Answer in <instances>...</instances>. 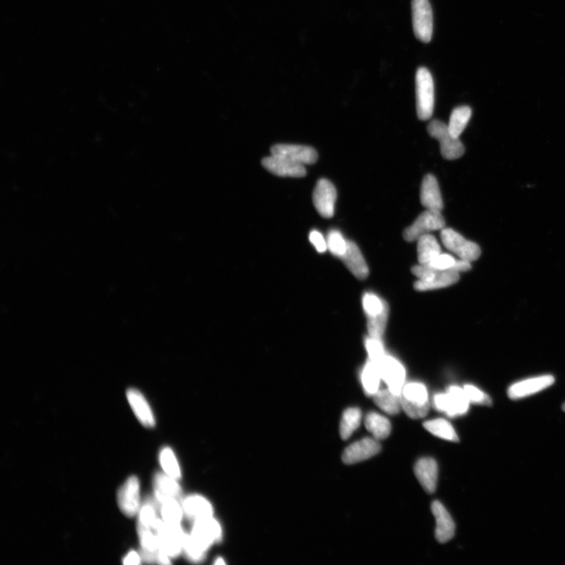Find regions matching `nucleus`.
I'll return each instance as SVG.
<instances>
[{"label": "nucleus", "mask_w": 565, "mask_h": 565, "mask_svg": "<svg viewBox=\"0 0 565 565\" xmlns=\"http://www.w3.org/2000/svg\"><path fill=\"white\" fill-rule=\"evenodd\" d=\"M472 268L470 261L464 260V259H459L456 261L455 265L452 268V270L455 271V272H467Z\"/></svg>", "instance_id": "nucleus-42"}, {"label": "nucleus", "mask_w": 565, "mask_h": 565, "mask_svg": "<svg viewBox=\"0 0 565 565\" xmlns=\"http://www.w3.org/2000/svg\"><path fill=\"white\" fill-rule=\"evenodd\" d=\"M414 34L420 41L429 43L432 36V11L429 0H412Z\"/></svg>", "instance_id": "nucleus-7"}, {"label": "nucleus", "mask_w": 565, "mask_h": 565, "mask_svg": "<svg viewBox=\"0 0 565 565\" xmlns=\"http://www.w3.org/2000/svg\"><path fill=\"white\" fill-rule=\"evenodd\" d=\"M416 108L421 120L432 118L435 108V84L427 68H420L416 73Z\"/></svg>", "instance_id": "nucleus-3"}, {"label": "nucleus", "mask_w": 565, "mask_h": 565, "mask_svg": "<svg viewBox=\"0 0 565 565\" xmlns=\"http://www.w3.org/2000/svg\"><path fill=\"white\" fill-rule=\"evenodd\" d=\"M141 555L138 554L135 551H130L123 559V564H140L142 561Z\"/></svg>", "instance_id": "nucleus-43"}, {"label": "nucleus", "mask_w": 565, "mask_h": 565, "mask_svg": "<svg viewBox=\"0 0 565 565\" xmlns=\"http://www.w3.org/2000/svg\"><path fill=\"white\" fill-rule=\"evenodd\" d=\"M182 507L184 513L195 521L212 517L213 514L211 503L199 495H192L185 499Z\"/></svg>", "instance_id": "nucleus-23"}, {"label": "nucleus", "mask_w": 565, "mask_h": 565, "mask_svg": "<svg viewBox=\"0 0 565 565\" xmlns=\"http://www.w3.org/2000/svg\"><path fill=\"white\" fill-rule=\"evenodd\" d=\"M369 358L375 363L380 362L385 357V351L381 339L370 337L366 342Z\"/></svg>", "instance_id": "nucleus-39"}, {"label": "nucleus", "mask_w": 565, "mask_h": 565, "mask_svg": "<svg viewBox=\"0 0 565 565\" xmlns=\"http://www.w3.org/2000/svg\"><path fill=\"white\" fill-rule=\"evenodd\" d=\"M347 242L342 234L337 230H331L328 236V249L336 257L341 258L345 254Z\"/></svg>", "instance_id": "nucleus-36"}, {"label": "nucleus", "mask_w": 565, "mask_h": 565, "mask_svg": "<svg viewBox=\"0 0 565 565\" xmlns=\"http://www.w3.org/2000/svg\"><path fill=\"white\" fill-rule=\"evenodd\" d=\"M471 115L472 110L469 106H460L455 108L448 123L449 130L454 137L460 138L467 126Z\"/></svg>", "instance_id": "nucleus-29"}, {"label": "nucleus", "mask_w": 565, "mask_h": 565, "mask_svg": "<svg viewBox=\"0 0 565 565\" xmlns=\"http://www.w3.org/2000/svg\"><path fill=\"white\" fill-rule=\"evenodd\" d=\"M138 515V523L152 529L155 523L158 519L155 502L152 499H147L141 507L140 510H139Z\"/></svg>", "instance_id": "nucleus-35"}, {"label": "nucleus", "mask_w": 565, "mask_h": 565, "mask_svg": "<svg viewBox=\"0 0 565 565\" xmlns=\"http://www.w3.org/2000/svg\"><path fill=\"white\" fill-rule=\"evenodd\" d=\"M456 261L457 260L450 254H440L437 258L428 263L427 265L437 270L452 269Z\"/></svg>", "instance_id": "nucleus-40"}, {"label": "nucleus", "mask_w": 565, "mask_h": 565, "mask_svg": "<svg viewBox=\"0 0 565 565\" xmlns=\"http://www.w3.org/2000/svg\"><path fill=\"white\" fill-rule=\"evenodd\" d=\"M155 497L162 504L168 500H180L182 490L177 479L167 474L158 473L153 478Z\"/></svg>", "instance_id": "nucleus-17"}, {"label": "nucleus", "mask_w": 565, "mask_h": 565, "mask_svg": "<svg viewBox=\"0 0 565 565\" xmlns=\"http://www.w3.org/2000/svg\"><path fill=\"white\" fill-rule=\"evenodd\" d=\"M420 200L427 210L437 212L442 210L443 199L435 176L427 175L424 177L421 185Z\"/></svg>", "instance_id": "nucleus-16"}, {"label": "nucleus", "mask_w": 565, "mask_h": 565, "mask_svg": "<svg viewBox=\"0 0 565 565\" xmlns=\"http://www.w3.org/2000/svg\"><path fill=\"white\" fill-rule=\"evenodd\" d=\"M440 237L446 249L461 259L471 262L481 256L482 250L480 247L476 243L467 241L454 229H443L441 230Z\"/></svg>", "instance_id": "nucleus-5"}, {"label": "nucleus", "mask_w": 565, "mask_h": 565, "mask_svg": "<svg viewBox=\"0 0 565 565\" xmlns=\"http://www.w3.org/2000/svg\"><path fill=\"white\" fill-rule=\"evenodd\" d=\"M431 510L436 519L435 537L440 544H446L455 536V525L447 510L439 501L432 503Z\"/></svg>", "instance_id": "nucleus-15"}, {"label": "nucleus", "mask_w": 565, "mask_h": 565, "mask_svg": "<svg viewBox=\"0 0 565 565\" xmlns=\"http://www.w3.org/2000/svg\"><path fill=\"white\" fill-rule=\"evenodd\" d=\"M195 522L191 535L185 536L183 549L190 560L199 561L204 559L207 549L221 539L222 529L212 517Z\"/></svg>", "instance_id": "nucleus-1"}, {"label": "nucleus", "mask_w": 565, "mask_h": 565, "mask_svg": "<svg viewBox=\"0 0 565 565\" xmlns=\"http://www.w3.org/2000/svg\"><path fill=\"white\" fill-rule=\"evenodd\" d=\"M381 445L375 438L366 437L346 448L342 459L347 465L367 460L381 451Z\"/></svg>", "instance_id": "nucleus-13"}, {"label": "nucleus", "mask_w": 565, "mask_h": 565, "mask_svg": "<svg viewBox=\"0 0 565 565\" xmlns=\"http://www.w3.org/2000/svg\"><path fill=\"white\" fill-rule=\"evenodd\" d=\"M460 273L455 272L452 269L437 270L435 276L430 281H418L415 283L414 287L416 291H427L445 289L452 286L460 281Z\"/></svg>", "instance_id": "nucleus-22"}, {"label": "nucleus", "mask_w": 565, "mask_h": 565, "mask_svg": "<svg viewBox=\"0 0 565 565\" xmlns=\"http://www.w3.org/2000/svg\"><path fill=\"white\" fill-rule=\"evenodd\" d=\"M183 509L179 500H168L161 504L162 520L170 524L180 525L182 519Z\"/></svg>", "instance_id": "nucleus-32"}, {"label": "nucleus", "mask_w": 565, "mask_h": 565, "mask_svg": "<svg viewBox=\"0 0 565 565\" xmlns=\"http://www.w3.org/2000/svg\"><path fill=\"white\" fill-rule=\"evenodd\" d=\"M427 130L430 135L440 142V152L445 159H459L465 152V148L460 138L454 137L445 123L437 120H432L430 123Z\"/></svg>", "instance_id": "nucleus-4"}, {"label": "nucleus", "mask_w": 565, "mask_h": 565, "mask_svg": "<svg viewBox=\"0 0 565 565\" xmlns=\"http://www.w3.org/2000/svg\"><path fill=\"white\" fill-rule=\"evenodd\" d=\"M377 365L381 378L388 385V388L393 393L400 396L405 385L406 371L404 366L397 359L388 355H385Z\"/></svg>", "instance_id": "nucleus-8"}, {"label": "nucleus", "mask_w": 565, "mask_h": 565, "mask_svg": "<svg viewBox=\"0 0 565 565\" xmlns=\"http://www.w3.org/2000/svg\"><path fill=\"white\" fill-rule=\"evenodd\" d=\"M345 266L358 280L363 281L368 276L369 269L367 262L357 244L353 242H347L345 254L340 258Z\"/></svg>", "instance_id": "nucleus-18"}, {"label": "nucleus", "mask_w": 565, "mask_h": 565, "mask_svg": "<svg viewBox=\"0 0 565 565\" xmlns=\"http://www.w3.org/2000/svg\"><path fill=\"white\" fill-rule=\"evenodd\" d=\"M127 398L138 421L145 427H153L156 421L148 401L142 393L135 389H130L127 392Z\"/></svg>", "instance_id": "nucleus-20"}, {"label": "nucleus", "mask_w": 565, "mask_h": 565, "mask_svg": "<svg viewBox=\"0 0 565 565\" xmlns=\"http://www.w3.org/2000/svg\"><path fill=\"white\" fill-rule=\"evenodd\" d=\"M562 408H563V411L565 412V403L564 404Z\"/></svg>", "instance_id": "nucleus-45"}, {"label": "nucleus", "mask_w": 565, "mask_h": 565, "mask_svg": "<svg viewBox=\"0 0 565 565\" xmlns=\"http://www.w3.org/2000/svg\"><path fill=\"white\" fill-rule=\"evenodd\" d=\"M463 389L466 392L470 403L484 406L492 405V401L489 395L479 390L476 386L466 385Z\"/></svg>", "instance_id": "nucleus-38"}, {"label": "nucleus", "mask_w": 565, "mask_h": 565, "mask_svg": "<svg viewBox=\"0 0 565 565\" xmlns=\"http://www.w3.org/2000/svg\"><path fill=\"white\" fill-rule=\"evenodd\" d=\"M415 474L424 490L429 494L436 491L438 479L437 462L431 458H423L418 461Z\"/></svg>", "instance_id": "nucleus-19"}, {"label": "nucleus", "mask_w": 565, "mask_h": 565, "mask_svg": "<svg viewBox=\"0 0 565 565\" xmlns=\"http://www.w3.org/2000/svg\"><path fill=\"white\" fill-rule=\"evenodd\" d=\"M446 396L445 413L449 417L454 418L467 414L470 403L464 389L459 386L452 385L449 387Z\"/></svg>", "instance_id": "nucleus-21"}, {"label": "nucleus", "mask_w": 565, "mask_h": 565, "mask_svg": "<svg viewBox=\"0 0 565 565\" xmlns=\"http://www.w3.org/2000/svg\"><path fill=\"white\" fill-rule=\"evenodd\" d=\"M375 404L386 414L398 415L401 407L400 396L393 393L389 388L379 390L373 396Z\"/></svg>", "instance_id": "nucleus-27"}, {"label": "nucleus", "mask_w": 565, "mask_h": 565, "mask_svg": "<svg viewBox=\"0 0 565 565\" xmlns=\"http://www.w3.org/2000/svg\"><path fill=\"white\" fill-rule=\"evenodd\" d=\"M390 307L388 304L384 305L383 311L374 316L368 317V331L371 338L382 339L389 318Z\"/></svg>", "instance_id": "nucleus-31"}, {"label": "nucleus", "mask_w": 565, "mask_h": 565, "mask_svg": "<svg viewBox=\"0 0 565 565\" xmlns=\"http://www.w3.org/2000/svg\"><path fill=\"white\" fill-rule=\"evenodd\" d=\"M381 375L377 363L368 361L362 370L361 382L366 395L368 397H373L379 390L380 385Z\"/></svg>", "instance_id": "nucleus-25"}, {"label": "nucleus", "mask_w": 565, "mask_h": 565, "mask_svg": "<svg viewBox=\"0 0 565 565\" xmlns=\"http://www.w3.org/2000/svg\"><path fill=\"white\" fill-rule=\"evenodd\" d=\"M554 382V377L551 375L525 379L509 387L508 397L514 400L528 398L549 388Z\"/></svg>", "instance_id": "nucleus-11"}, {"label": "nucleus", "mask_w": 565, "mask_h": 565, "mask_svg": "<svg viewBox=\"0 0 565 565\" xmlns=\"http://www.w3.org/2000/svg\"><path fill=\"white\" fill-rule=\"evenodd\" d=\"M362 414L358 408H351L343 413L340 423V435L343 440L349 439L353 432L360 427Z\"/></svg>", "instance_id": "nucleus-30"}, {"label": "nucleus", "mask_w": 565, "mask_h": 565, "mask_svg": "<svg viewBox=\"0 0 565 565\" xmlns=\"http://www.w3.org/2000/svg\"><path fill=\"white\" fill-rule=\"evenodd\" d=\"M445 227V219L440 212L427 210L418 217L412 226L405 229L403 237L406 242H413L432 231L442 230Z\"/></svg>", "instance_id": "nucleus-6"}, {"label": "nucleus", "mask_w": 565, "mask_h": 565, "mask_svg": "<svg viewBox=\"0 0 565 565\" xmlns=\"http://www.w3.org/2000/svg\"><path fill=\"white\" fill-rule=\"evenodd\" d=\"M309 241L316 247V251L320 253H323L328 249L327 242L318 231L313 230L309 234Z\"/></svg>", "instance_id": "nucleus-41"}, {"label": "nucleus", "mask_w": 565, "mask_h": 565, "mask_svg": "<svg viewBox=\"0 0 565 565\" xmlns=\"http://www.w3.org/2000/svg\"><path fill=\"white\" fill-rule=\"evenodd\" d=\"M138 533L142 549L152 552L159 551L157 534L151 528L146 527V526L138 523Z\"/></svg>", "instance_id": "nucleus-34"}, {"label": "nucleus", "mask_w": 565, "mask_h": 565, "mask_svg": "<svg viewBox=\"0 0 565 565\" xmlns=\"http://www.w3.org/2000/svg\"><path fill=\"white\" fill-rule=\"evenodd\" d=\"M118 502L123 514L133 517L141 509L140 482L135 476L130 477L118 493Z\"/></svg>", "instance_id": "nucleus-9"}, {"label": "nucleus", "mask_w": 565, "mask_h": 565, "mask_svg": "<svg viewBox=\"0 0 565 565\" xmlns=\"http://www.w3.org/2000/svg\"><path fill=\"white\" fill-rule=\"evenodd\" d=\"M423 427L432 435L441 439L452 441V442H459L460 441L452 425L445 420L437 419L427 421L424 423Z\"/></svg>", "instance_id": "nucleus-28"}, {"label": "nucleus", "mask_w": 565, "mask_h": 565, "mask_svg": "<svg viewBox=\"0 0 565 565\" xmlns=\"http://www.w3.org/2000/svg\"><path fill=\"white\" fill-rule=\"evenodd\" d=\"M440 246L435 237L425 234L418 239V260L420 264H428L440 253Z\"/></svg>", "instance_id": "nucleus-24"}, {"label": "nucleus", "mask_w": 565, "mask_h": 565, "mask_svg": "<svg viewBox=\"0 0 565 565\" xmlns=\"http://www.w3.org/2000/svg\"><path fill=\"white\" fill-rule=\"evenodd\" d=\"M261 164L268 172L276 176L301 177L306 175L304 165L273 155L263 159Z\"/></svg>", "instance_id": "nucleus-14"}, {"label": "nucleus", "mask_w": 565, "mask_h": 565, "mask_svg": "<svg viewBox=\"0 0 565 565\" xmlns=\"http://www.w3.org/2000/svg\"><path fill=\"white\" fill-rule=\"evenodd\" d=\"M337 191L329 180L322 179L316 183L313 201L316 211L325 219L334 216Z\"/></svg>", "instance_id": "nucleus-10"}, {"label": "nucleus", "mask_w": 565, "mask_h": 565, "mask_svg": "<svg viewBox=\"0 0 565 565\" xmlns=\"http://www.w3.org/2000/svg\"><path fill=\"white\" fill-rule=\"evenodd\" d=\"M366 427L378 440H385L390 435V422L385 417L378 413H370L366 415Z\"/></svg>", "instance_id": "nucleus-26"}, {"label": "nucleus", "mask_w": 565, "mask_h": 565, "mask_svg": "<svg viewBox=\"0 0 565 565\" xmlns=\"http://www.w3.org/2000/svg\"><path fill=\"white\" fill-rule=\"evenodd\" d=\"M273 156L283 157L299 165H313L318 159V155L312 147L278 144L271 148Z\"/></svg>", "instance_id": "nucleus-12"}, {"label": "nucleus", "mask_w": 565, "mask_h": 565, "mask_svg": "<svg viewBox=\"0 0 565 565\" xmlns=\"http://www.w3.org/2000/svg\"><path fill=\"white\" fill-rule=\"evenodd\" d=\"M402 409L413 420L422 419L430 412V403L427 387L420 383L405 385L400 394Z\"/></svg>", "instance_id": "nucleus-2"}, {"label": "nucleus", "mask_w": 565, "mask_h": 565, "mask_svg": "<svg viewBox=\"0 0 565 565\" xmlns=\"http://www.w3.org/2000/svg\"><path fill=\"white\" fill-rule=\"evenodd\" d=\"M160 464L165 471V474L175 479L181 477V470L180 464L171 448L165 447L162 449L160 455Z\"/></svg>", "instance_id": "nucleus-33"}, {"label": "nucleus", "mask_w": 565, "mask_h": 565, "mask_svg": "<svg viewBox=\"0 0 565 565\" xmlns=\"http://www.w3.org/2000/svg\"><path fill=\"white\" fill-rule=\"evenodd\" d=\"M215 564H224V562L223 561V560H222V559H218V561H217L215 562Z\"/></svg>", "instance_id": "nucleus-44"}, {"label": "nucleus", "mask_w": 565, "mask_h": 565, "mask_svg": "<svg viewBox=\"0 0 565 565\" xmlns=\"http://www.w3.org/2000/svg\"><path fill=\"white\" fill-rule=\"evenodd\" d=\"M385 301L373 293H366L363 297V307L368 317L374 316L383 311Z\"/></svg>", "instance_id": "nucleus-37"}]
</instances>
